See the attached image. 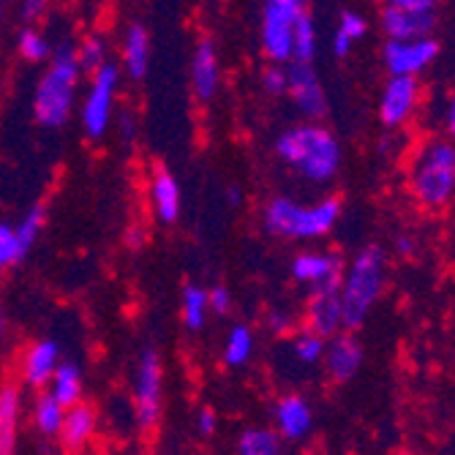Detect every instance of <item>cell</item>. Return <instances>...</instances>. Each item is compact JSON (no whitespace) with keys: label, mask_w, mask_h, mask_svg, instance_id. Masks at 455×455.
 I'll return each mask as SVG.
<instances>
[{"label":"cell","mask_w":455,"mask_h":455,"mask_svg":"<svg viewBox=\"0 0 455 455\" xmlns=\"http://www.w3.org/2000/svg\"><path fill=\"white\" fill-rule=\"evenodd\" d=\"M273 153L289 172L314 188L333 183L344 164L339 137L322 120H300L295 126H286L275 137Z\"/></svg>","instance_id":"obj_1"},{"label":"cell","mask_w":455,"mask_h":455,"mask_svg":"<svg viewBox=\"0 0 455 455\" xmlns=\"http://www.w3.org/2000/svg\"><path fill=\"white\" fill-rule=\"evenodd\" d=\"M395 251H398L401 257H411V254L418 251V240H415V237H409V235L395 237Z\"/></svg>","instance_id":"obj_43"},{"label":"cell","mask_w":455,"mask_h":455,"mask_svg":"<svg viewBox=\"0 0 455 455\" xmlns=\"http://www.w3.org/2000/svg\"><path fill=\"white\" fill-rule=\"evenodd\" d=\"M237 455H281L278 431L267 428H248L237 442Z\"/></svg>","instance_id":"obj_28"},{"label":"cell","mask_w":455,"mask_h":455,"mask_svg":"<svg viewBox=\"0 0 455 455\" xmlns=\"http://www.w3.org/2000/svg\"><path fill=\"white\" fill-rule=\"evenodd\" d=\"M153 60V38L148 25L142 22H129L126 30L120 36V71L129 79H145L150 71Z\"/></svg>","instance_id":"obj_15"},{"label":"cell","mask_w":455,"mask_h":455,"mask_svg":"<svg viewBox=\"0 0 455 455\" xmlns=\"http://www.w3.org/2000/svg\"><path fill=\"white\" fill-rule=\"evenodd\" d=\"M379 28L385 38H420L431 36L436 28V12H409L385 6L379 14Z\"/></svg>","instance_id":"obj_18"},{"label":"cell","mask_w":455,"mask_h":455,"mask_svg":"<svg viewBox=\"0 0 455 455\" xmlns=\"http://www.w3.org/2000/svg\"><path fill=\"white\" fill-rule=\"evenodd\" d=\"M423 99L418 76H390L379 96V120L385 129H401L415 117Z\"/></svg>","instance_id":"obj_12"},{"label":"cell","mask_w":455,"mask_h":455,"mask_svg":"<svg viewBox=\"0 0 455 455\" xmlns=\"http://www.w3.org/2000/svg\"><path fill=\"white\" fill-rule=\"evenodd\" d=\"M50 12V0H20L22 25H41Z\"/></svg>","instance_id":"obj_36"},{"label":"cell","mask_w":455,"mask_h":455,"mask_svg":"<svg viewBox=\"0 0 455 455\" xmlns=\"http://www.w3.org/2000/svg\"><path fill=\"white\" fill-rule=\"evenodd\" d=\"M316 52H319V28L311 12H306L292 30V63H314Z\"/></svg>","instance_id":"obj_26"},{"label":"cell","mask_w":455,"mask_h":455,"mask_svg":"<svg viewBox=\"0 0 455 455\" xmlns=\"http://www.w3.org/2000/svg\"><path fill=\"white\" fill-rule=\"evenodd\" d=\"M0 257H4L9 265L20 262V259L25 257V254H22V248H20V243H17L14 227H12V224H4V221H0Z\"/></svg>","instance_id":"obj_35"},{"label":"cell","mask_w":455,"mask_h":455,"mask_svg":"<svg viewBox=\"0 0 455 455\" xmlns=\"http://www.w3.org/2000/svg\"><path fill=\"white\" fill-rule=\"evenodd\" d=\"M196 428H199V434H202V436H211V434L216 431V418H213V411H211V409H204L202 415H199Z\"/></svg>","instance_id":"obj_44"},{"label":"cell","mask_w":455,"mask_h":455,"mask_svg":"<svg viewBox=\"0 0 455 455\" xmlns=\"http://www.w3.org/2000/svg\"><path fill=\"white\" fill-rule=\"evenodd\" d=\"M211 306H208V289H202L196 283H188L183 289V298H180V316L188 333H199L208 322Z\"/></svg>","instance_id":"obj_25"},{"label":"cell","mask_w":455,"mask_h":455,"mask_svg":"<svg viewBox=\"0 0 455 455\" xmlns=\"http://www.w3.org/2000/svg\"><path fill=\"white\" fill-rule=\"evenodd\" d=\"M63 415H66V406H60V401L52 393L38 395L33 418H36V426H38L41 434H44V436H55L60 431Z\"/></svg>","instance_id":"obj_31"},{"label":"cell","mask_w":455,"mask_h":455,"mask_svg":"<svg viewBox=\"0 0 455 455\" xmlns=\"http://www.w3.org/2000/svg\"><path fill=\"white\" fill-rule=\"evenodd\" d=\"M442 123H444V132H447L450 137H455V93H452V96L447 99V104H444Z\"/></svg>","instance_id":"obj_42"},{"label":"cell","mask_w":455,"mask_h":455,"mask_svg":"<svg viewBox=\"0 0 455 455\" xmlns=\"http://www.w3.org/2000/svg\"><path fill=\"white\" fill-rule=\"evenodd\" d=\"M306 12V0H265L262 4L259 50L267 63H292V30Z\"/></svg>","instance_id":"obj_7"},{"label":"cell","mask_w":455,"mask_h":455,"mask_svg":"<svg viewBox=\"0 0 455 455\" xmlns=\"http://www.w3.org/2000/svg\"><path fill=\"white\" fill-rule=\"evenodd\" d=\"M385 6L393 9H409V12H436L439 0H382Z\"/></svg>","instance_id":"obj_40"},{"label":"cell","mask_w":455,"mask_h":455,"mask_svg":"<svg viewBox=\"0 0 455 455\" xmlns=\"http://www.w3.org/2000/svg\"><path fill=\"white\" fill-rule=\"evenodd\" d=\"M365 33H368V20L360 12H341L339 22H336V30H333V38H330L333 55L347 58L355 50L357 41L365 38Z\"/></svg>","instance_id":"obj_22"},{"label":"cell","mask_w":455,"mask_h":455,"mask_svg":"<svg viewBox=\"0 0 455 455\" xmlns=\"http://www.w3.org/2000/svg\"><path fill=\"white\" fill-rule=\"evenodd\" d=\"M93 428H96V411H93V406L76 401L74 406L66 409V415H63V423H60V431H58L60 444L66 450L85 447L88 439L93 436Z\"/></svg>","instance_id":"obj_21"},{"label":"cell","mask_w":455,"mask_h":455,"mask_svg":"<svg viewBox=\"0 0 455 455\" xmlns=\"http://www.w3.org/2000/svg\"><path fill=\"white\" fill-rule=\"evenodd\" d=\"M44 224H47V211L41 208V204H33V208L22 216V221L14 227L17 243H20V248H22V254H28L30 248L36 245V240H38L41 229H44Z\"/></svg>","instance_id":"obj_33"},{"label":"cell","mask_w":455,"mask_h":455,"mask_svg":"<svg viewBox=\"0 0 455 455\" xmlns=\"http://www.w3.org/2000/svg\"><path fill=\"white\" fill-rule=\"evenodd\" d=\"M145 243H148V229L140 221L129 224V229H126V245L129 248H142Z\"/></svg>","instance_id":"obj_41"},{"label":"cell","mask_w":455,"mask_h":455,"mask_svg":"<svg viewBox=\"0 0 455 455\" xmlns=\"http://www.w3.org/2000/svg\"><path fill=\"white\" fill-rule=\"evenodd\" d=\"M344 257L327 248H306L295 254L289 273L298 283H303L308 292H339L341 275H344Z\"/></svg>","instance_id":"obj_8"},{"label":"cell","mask_w":455,"mask_h":455,"mask_svg":"<svg viewBox=\"0 0 455 455\" xmlns=\"http://www.w3.org/2000/svg\"><path fill=\"white\" fill-rule=\"evenodd\" d=\"M306 327L324 339L347 330L339 292H311L308 306H306Z\"/></svg>","instance_id":"obj_19"},{"label":"cell","mask_w":455,"mask_h":455,"mask_svg":"<svg viewBox=\"0 0 455 455\" xmlns=\"http://www.w3.org/2000/svg\"><path fill=\"white\" fill-rule=\"evenodd\" d=\"M60 363V344L52 341V339H41L36 344H30L22 355V365H20V374H22V382L30 385V387H44L55 368Z\"/></svg>","instance_id":"obj_17"},{"label":"cell","mask_w":455,"mask_h":455,"mask_svg":"<svg viewBox=\"0 0 455 455\" xmlns=\"http://www.w3.org/2000/svg\"><path fill=\"white\" fill-rule=\"evenodd\" d=\"M286 99L303 120H322L327 115V93L314 63H286Z\"/></svg>","instance_id":"obj_11"},{"label":"cell","mask_w":455,"mask_h":455,"mask_svg":"<svg viewBox=\"0 0 455 455\" xmlns=\"http://www.w3.org/2000/svg\"><path fill=\"white\" fill-rule=\"evenodd\" d=\"M363 357H365L363 344L352 333H344V330H341V333L327 339L322 363H324L327 377L333 382H349L363 368Z\"/></svg>","instance_id":"obj_16"},{"label":"cell","mask_w":455,"mask_h":455,"mask_svg":"<svg viewBox=\"0 0 455 455\" xmlns=\"http://www.w3.org/2000/svg\"><path fill=\"white\" fill-rule=\"evenodd\" d=\"M387 286V254L382 245H363L360 251L344 265L339 298L344 308L347 330H357L379 303Z\"/></svg>","instance_id":"obj_4"},{"label":"cell","mask_w":455,"mask_h":455,"mask_svg":"<svg viewBox=\"0 0 455 455\" xmlns=\"http://www.w3.org/2000/svg\"><path fill=\"white\" fill-rule=\"evenodd\" d=\"M17 418H20V390L14 385H4L0 387V455L14 452Z\"/></svg>","instance_id":"obj_24"},{"label":"cell","mask_w":455,"mask_h":455,"mask_svg":"<svg viewBox=\"0 0 455 455\" xmlns=\"http://www.w3.org/2000/svg\"><path fill=\"white\" fill-rule=\"evenodd\" d=\"M208 306L213 314H227L232 308V295L227 286H213L208 289Z\"/></svg>","instance_id":"obj_39"},{"label":"cell","mask_w":455,"mask_h":455,"mask_svg":"<svg viewBox=\"0 0 455 455\" xmlns=\"http://www.w3.org/2000/svg\"><path fill=\"white\" fill-rule=\"evenodd\" d=\"M439 58V41L434 36L420 38H387L382 47V63L390 76H418L426 74Z\"/></svg>","instance_id":"obj_9"},{"label":"cell","mask_w":455,"mask_h":455,"mask_svg":"<svg viewBox=\"0 0 455 455\" xmlns=\"http://www.w3.org/2000/svg\"><path fill=\"white\" fill-rule=\"evenodd\" d=\"M123 71L115 60L93 68L88 74V88L79 99V126L91 142H99L109 134L112 120L117 115V96H120Z\"/></svg>","instance_id":"obj_6"},{"label":"cell","mask_w":455,"mask_h":455,"mask_svg":"<svg viewBox=\"0 0 455 455\" xmlns=\"http://www.w3.org/2000/svg\"><path fill=\"white\" fill-rule=\"evenodd\" d=\"M275 426H278L281 439H289V442L303 439L314 426L311 406L300 395H283L275 406Z\"/></svg>","instance_id":"obj_20"},{"label":"cell","mask_w":455,"mask_h":455,"mask_svg":"<svg viewBox=\"0 0 455 455\" xmlns=\"http://www.w3.org/2000/svg\"><path fill=\"white\" fill-rule=\"evenodd\" d=\"M265 324H267L270 333H275V336H289V333L295 330V319L289 316L286 311H281V308H273V311L265 316Z\"/></svg>","instance_id":"obj_37"},{"label":"cell","mask_w":455,"mask_h":455,"mask_svg":"<svg viewBox=\"0 0 455 455\" xmlns=\"http://www.w3.org/2000/svg\"><path fill=\"white\" fill-rule=\"evenodd\" d=\"M409 194L423 211H444L455 199V142L431 140L426 142L409 164L406 175Z\"/></svg>","instance_id":"obj_5"},{"label":"cell","mask_w":455,"mask_h":455,"mask_svg":"<svg viewBox=\"0 0 455 455\" xmlns=\"http://www.w3.org/2000/svg\"><path fill=\"white\" fill-rule=\"evenodd\" d=\"M401 455H406V452H401Z\"/></svg>","instance_id":"obj_49"},{"label":"cell","mask_w":455,"mask_h":455,"mask_svg":"<svg viewBox=\"0 0 455 455\" xmlns=\"http://www.w3.org/2000/svg\"><path fill=\"white\" fill-rule=\"evenodd\" d=\"M4 330H6V319H4V311H0V339H4Z\"/></svg>","instance_id":"obj_47"},{"label":"cell","mask_w":455,"mask_h":455,"mask_svg":"<svg viewBox=\"0 0 455 455\" xmlns=\"http://www.w3.org/2000/svg\"><path fill=\"white\" fill-rule=\"evenodd\" d=\"M344 202L339 196H319L298 202L289 194H275L262 204V229L286 243H314L333 232L341 221Z\"/></svg>","instance_id":"obj_3"},{"label":"cell","mask_w":455,"mask_h":455,"mask_svg":"<svg viewBox=\"0 0 455 455\" xmlns=\"http://www.w3.org/2000/svg\"><path fill=\"white\" fill-rule=\"evenodd\" d=\"M188 82H191V93L196 101L211 104L219 91H221V55L219 47L211 38H199L194 50H191V60H188Z\"/></svg>","instance_id":"obj_13"},{"label":"cell","mask_w":455,"mask_h":455,"mask_svg":"<svg viewBox=\"0 0 455 455\" xmlns=\"http://www.w3.org/2000/svg\"><path fill=\"white\" fill-rule=\"evenodd\" d=\"M6 267H12V265H9V262H6V259H4V257H0V273H4V270H6Z\"/></svg>","instance_id":"obj_48"},{"label":"cell","mask_w":455,"mask_h":455,"mask_svg":"<svg viewBox=\"0 0 455 455\" xmlns=\"http://www.w3.org/2000/svg\"><path fill=\"white\" fill-rule=\"evenodd\" d=\"M55 44L38 25H22L17 33V55L30 66H44L52 55Z\"/></svg>","instance_id":"obj_23"},{"label":"cell","mask_w":455,"mask_h":455,"mask_svg":"<svg viewBox=\"0 0 455 455\" xmlns=\"http://www.w3.org/2000/svg\"><path fill=\"white\" fill-rule=\"evenodd\" d=\"M82 74L85 71H82L76 60L74 44L71 41H60L52 50L50 60L44 63V71H41L33 88V117L38 126L58 132L71 120L79 104Z\"/></svg>","instance_id":"obj_2"},{"label":"cell","mask_w":455,"mask_h":455,"mask_svg":"<svg viewBox=\"0 0 455 455\" xmlns=\"http://www.w3.org/2000/svg\"><path fill=\"white\" fill-rule=\"evenodd\" d=\"M259 85L267 96L281 99L286 96V66L281 63H267L259 74Z\"/></svg>","instance_id":"obj_34"},{"label":"cell","mask_w":455,"mask_h":455,"mask_svg":"<svg viewBox=\"0 0 455 455\" xmlns=\"http://www.w3.org/2000/svg\"><path fill=\"white\" fill-rule=\"evenodd\" d=\"M324 344L327 339L314 333V330L303 327L300 333L292 339V357L303 365H316L322 363V355H324Z\"/></svg>","instance_id":"obj_32"},{"label":"cell","mask_w":455,"mask_h":455,"mask_svg":"<svg viewBox=\"0 0 455 455\" xmlns=\"http://www.w3.org/2000/svg\"><path fill=\"white\" fill-rule=\"evenodd\" d=\"M161 395H164V368L156 349H145L137 360V379H134V406L137 423L150 431L161 418Z\"/></svg>","instance_id":"obj_10"},{"label":"cell","mask_w":455,"mask_h":455,"mask_svg":"<svg viewBox=\"0 0 455 455\" xmlns=\"http://www.w3.org/2000/svg\"><path fill=\"white\" fill-rule=\"evenodd\" d=\"M240 202V188H229V204H237Z\"/></svg>","instance_id":"obj_45"},{"label":"cell","mask_w":455,"mask_h":455,"mask_svg":"<svg viewBox=\"0 0 455 455\" xmlns=\"http://www.w3.org/2000/svg\"><path fill=\"white\" fill-rule=\"evenodd\" d=\"M112 129L120 134L123 142H134L137 140V117L134 112H117L112 120Z\"/></svg>","instance_id":"obj_38"},{"label":"cell","mask_w":455,"mask_h":455,"mask_svg":"<svg viewBox=\"0 0 455 455\" xmlns=\"http://www.w3.org/2000/svg\"><path fill=\"white\" fill-rule=\"evenodd\" d=\"M254 352V330L248 324H235L227 333L224 344V363L227 365H243Z\"/></svg>","instance_id":"obj_30"},{"label":"cell","mask_w":455,"mask_h":455,"mask_svg":"<svg viewBox=\"0 0 455 455\" xmlns=\"http://www.w3.org/2000/svg\"><path fill=\"white\" fill-rule=\"evenodd\" d=\"M52 395L60 401V406H74L82 398V374L76 363H58L55 374H52Z\"/></svg>","instance_id":"obj_27"},{"label":"cell","mask_w":455,"mask_h":455,"mask_svg":"<svg viewBox=\"0 0 455 455\" xmlns=\"http://www.w3.org/2000/svg\"><path fill=\"white\" fill-rule=\"evenodd\" d=\"M74 50H76V60H79V66L85 74H91L93 68L112 60L109 58V41L101 33H88L85 38L79 41V44H74Z\"/></svg>","instance_id":"obj_29"},{"label":"cell","mask_w":455,"mask_h":455,"mask_svg":"<svg viewBox=\"0 0 455 455\" xmlns=\"http://www.w3.org/2000/svg\"><path fill=\"white\" fill-rule=\"evenodd\" d=\"M148 208L153 219L164 227H170L183 213V186L175 172L156 167L148 180Z\"/></svg>","instance_id":"obj_14"},{"label":"cell","mask_w":455,"mask_h":455,"mask_svg":"<svg viewBox=\"0 0 455 455\" xmlns=\"http://www.w3.org/2000/svg\"><path fill=\"white\" fill-rule=\"evenodd\" d=\"M6 4L9 0H0V22H4V17H6Z\"/></svg>","instance_id":"obj_46"}]
</instances>
